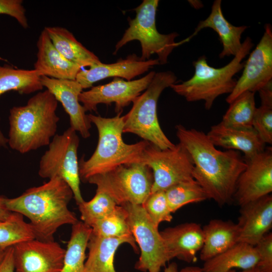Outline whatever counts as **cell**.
Instances as JSON below:
<instances>
[{
    "label": "cell",
    "instance_id": "6da1fadb",
    "mask_svg": "<svg viewBox=\"0 0 272 272\" xmlns=\"http://www.w3.org/2000/svg\"><path fill=\"white\" fill-rule=\"evenodd\" d=\"M175 128L179 143L192 159L193 178L208 198L221 207L232 201L238 178L247 165L241 153L218 150L202 131L181 124Z\"/></svg>",
    "mask_w": 272,
    "mask_h": 272
},
{
    "label": "cell",
    "instance_id": "7a4b0ae2",
    "mask_svg": "<svg viewBox=\"0 0 272 272\" xmlns=\"http://www.w3.org/2000/svg\"><path fill=\"white\" fill-rule=\"evenodd\" d=\"M72 190L62 179L55 177L43 184L28 188L21 195L6 198L8 210L27 217L36 239L54 240L57 230L78 221L69 208Z\"/></svg>",
    "mask_w": 272,
    "mask_h": 272
},
{
    "label": "cell",
    "instance_id": "3957f363",
    "mask_svg": "<svg viewBox=\"0 0 272 272\" xmlns=\"http://www.w3.org/2000/svg\"><path fill=\"white\" fill-rule=\"evenodd\" d=\"M58 102L47 90L39 91L24 106L10 110L8 144L21 154L48 146L56 134Z\"/></svg>",
    "mask_w": 272,
    "mask_h": 272
},
{
    "label": "cell",
    "instance_id": "277c9868",
    "mask_svg": "<svg viewBox=\"0 0 272 272\" xmlns=\"http://www.w3.org/2000/svg\"><path fill=\"white\" fill-rule=\"evenodd\" d=\"M121 113L111 118L88 114L91 123L98 130V141L90 158L85 160L82 157L79 161L80 177L83 181L87 182L92 176L122 165L143 163L145 150L150 143L144 140L132 144L124 142L123 116H121Z\"/></svg>",
    "mask_w": 272,
    "mask_h": 272
},
{
    "label": "cell",
    "instance_id": "5b68a950",
    "mask_svg": "<svg viewBox=\"0 0 272 272\" xmlns=\"http://www.w3.org/2000/svg\"><path fill=\"white\" fill-rule=\"evenodd\" d=\"M253 46L251 39L247 37L233 59L226 65L215 68L209 65L205 55L193 62L194 73L189 80L175 83L171 87L188 102L202 100L206 109H210L215 100L225 94H230L235 87V74L243 69V59Z\"/></svg>",
    "mask_w": 272,
    "mask_h": 272
},
{
    "label": "cell",
    "instance_id": "8992f818",
    "mask_svg": "<svg viewBox=\"0 0 272 272\" xmlns=\"http://www.w3.org/2000/svg\"><path fill=\"white\" fill-rule=\"evenodd\" d=\"M176 76L171 71L155 73L148 88L135 99L132 108L123 116V133L135 134L161 150L173 148L175 145L160 125L157 103L163 90L176 83Z\"/></svg>",
    "mask_w": 272,
    "mask_h": 272
},
{
    "label": "cell",
    "instance_id": "52a82bcc",
    "mask_svg": "<svg viewBox=\"0 0 272 272\" xmlns=\"http://www.w3.org/2000/svg\"><path fill=\"white\" fill-rule=\"evenodd\" d=\"M159 2L144 0L135 9V17L129 20V27L115 45L113 54H116L119 49L128 42L138 40L142 47L141 60H148L152 54H156L160 64L167 62L168 56L173 50L182 44L181 41H175L178 33L163 34L157 29L156 16Z\"/></svg>",
    "mask_w": 272,
    "mask_h": 272
},
{
    "label": "cell",
    "instance_id": "ba28073f",
    "mask_svg": "<svg viewBox=\"0 0 272 272\" xmlns=\"http://www.w3.org/2000/svg\"><path fill=\"white\" fill-rule=\"evenodd\" d=\"M87 182L108 195L118 206L142 205L151 193L153 175L142 163L120 165L104 174L95 175Z\"/></svg>",
    "mask_w": 272,
    "mask_h": 272
},
{
    "label": "cell",
    "instance_id": "9c48e42d",
    "mask_svg": "<svg viewBox=\"0 0 272 272\" xmlns=\"http://www.w3.org/2000/svg\"><path fill=\"white\" fill-rule=\"evenodd\" d=\"M79 143L77 131L71 127L61 134H56L41 158L38 170L41 178L57 177L64 180L72 190L77 205L84 200L80 189Z\"/></svg>",
    "mask_w": 272,
    "mask_h": 272
},
{
    "label": "cell",
    "instance_id": "30bf717a",
    "mask_svg": "<svg viewBox=\"0 0 272 272\" xmlns=\"http://www.w3.org/2000/svg\"><path fill=\"white\" fill-rule=\"evenodd\" d=\"M123 206L128 213L130 231L140 249V256L134 267L143 272H160L169 261L163 239L142 205Z\"/></svg>",
    "mask_w": 272,
    "mask_h": 272
},
{
    "label": "cell",
    "instance_id": "8fae6325",
    "mask_svg": "<svg viewBox=\"0 0 272 272\" xmlns=\"http://www.w3.org/2000/svg\"><path fill=\"white\" fill-rule=\"evenodd\" d=\"M143 163L153 172L151 193L165 191L177 183L193 179L192 159L179 143L172 148L164 150L150 144L145 150Z\"/></svg>",
    "mask_w": 272,
    "mask_h": 272
},
{
    "label": "cell",
    "instance_id": "7c38bea8",
    "mask_svg": "<svg viewBox=\"0 0 272 272\" xmlns=\"http://www.w3.org/2000/svg\"><path fill=\"white\" fill-rule=\"evenodd\" d=\"M241 76L226 99L230 104L242 93H255L272 81V27L264 26V32L245 62Z\"/></svg>",
    "mask_w": 272,
    "mask_h": 272
},
{
    "label": "cell",
    "instance_id": "4fadbf2b",
    "mask_svg": "<svg viewBox=\"0 0 272 272\" xmlns=\"http://www.w3.org/2000/svg\"><path fill=\"white\" fill-rule=\"evenodd\" d=\"M155 72H150L143 78L125 81L114 78L110 83L92 87L90 90L82 91L79 100L86 111H96L98 104H115V111L122 112L123 108L129 105L145 91L151 82Z\"/></svg>",
    "mask_w": 272,
    "mask_h": 272
},
{
    "label": "cell",
    "instance_id": "5bb4252c",
    "mask_svg": "<svg viewBox=\"0 0 272 272\" xmlns=\"http://www.w3.org/2000/svg\"><path fill=\"white\" fill-rule=\"evenodd\" d=\"M13 247L15 272H60L61 270L65 249L54 240L34 238Z\"/></svg>",
    "mask_w": 272,
    "mask_h": 272
},
{
    "label": "cell",
    "instance_id": "9a60e30c",
    "mask_svg": "<svg viewBox=\"0 0 272 272\" xmlns=\"http://www.w3.org/2000/svg\"><path fill=\"white\" fill-rule=\"evenodd\" d=\"M245 161L247 165L238 178L233 197L240 207L272 191L271 148Z\"/></svg>",
    "mask_w": 272,
    "mask_h": 272
},
{
    "label": "cell",
    "instance_id": "2e32d148",
    "mask_svg": "<svg viewBox=\"0 0 272 272\" xmlns=\"http://www.w3.org/2000/svg\"><path fill=\"white\" fill-rule=\"evenodd\" d=\"M41 82L43 87L62 104L69 116L70 127L83 138H89L91 122L79 100L83 90L81 85L76 80H59L46 76L41 77Z\"/></svg>",
    "mask_w": 272,
    "mask_h": 272
},
{
    "label": "cell",
    "instance_id": "e0dca14e",
    "mask_svg": "<svg viewBox=\"0 0 272 272\" xmlns=\"http://www.w3.org/2000/svg\"><path fill=\"white\" fill-rule=\"evenodd\" d=\"M158 64H160L157 58L144 61L136 54H132L114 63L106 64L101 62L91 66L89 69L81 70L76 80L83 89L92 87L95 83L109 77L131 81Z\"/></svg>",
    "mask_w": 272,
    "mask_h": 272
},
{
    "label": "cell",
    "instance_id": "ac0fdd59",
    "mask_svg": "<svg viewBox=\"0 0 272 272\" xmlns=\"http://www.w3.org/2000/svg\"><path fill=\"white\" fill-rule=\"evenodd\" d=\"M240 207L237 223L238 242L254 246L272 227V195H266Z\"/></svg>",
    "mask_w": 272,
    "mask_h": 272
},
{
    "label": "cell",
    "instance_id": "d6986e66",
    "mask_svg": "<svg viewBox=\"0 0 272 272\" xmlns=\"http://www.w3.org/2000/svg\"><path fill=\"white\" fill-rule=\"evenodd\" d=\"M169 261L176 258L187 263L196 260L203 244L202 227L196 223H185L160 232Z\"/></svg>",
    "mask_w": 272,
    "mask_h": 272
},
{
    "label": "cell",
    "instance_id": "ffe728a7",
    "mask_svg": "<svg viewBox=\"0 0 272 272\" xmlns=\"http://www.w3.org/2000/svg\"><path fill=\"white\" fill-rule=\"evenodd\" d=\"M207 135L216 147L242 152L245 160L265 149V144L253 128L232 127L220 122L213 125Z\"/></svg>",
    "mask_w": 272,
    "mask_h": 272
},
{
    "label": "cell",
    "instance_id": "44dd1931",
    "mask_svg": "<svg viewBox=\"0 0 272 272\" xmlns=\"http://www.w3.org/2000/svg\"><path fill=\"white\" fill-rule=\"evenodd\" d=\"M35 70L41 76L59 80H76L81 68L70 61L55 48L44 29L37 42Z\"/></svg>",
    "mask_w": 272,
    "mask_h": 272
},
{
    "label": "cell",
    "instance_id": "7402d4cb",
    "mask_svg": "<svg viewBox=\"0 0 272 272\" xmlns=\"http://www.w3.org/2000/svg\"><path fill=\"white\" fill-rule=\"evenodd\" d=\"M221 4V0H215L209 16L205 20L200 21L194 32L189 37L182 40V42L183 43L188 42L204 28H211L218 33L222 42L223 50L219 57L223 58L231 55L235 56L238 53L242 47V34L247 26H235L228 22L223 15Z\"/></svg>",
    "mask_w": 272,
    "mask_h": 272
},
{
    "label": "cell",
    "instance_id": "603a6c76",
    "mask_svg": "<svg viewBox=\"0 0 272 272\" xmlns=\"http://www.w3.org/2000/svg\"><path fill=\"white\" fill-rule=\"evenodd\" d=\"M123 243L129 244L139 253L133 236L108 238L91 233L87 245L89 252L85 263V272H117L114 266V256L118 248Z\"/></svg>",
    "mask_w": 272,
    "mask_h": 272
},
{
    "label": "cell",
    "instance_id": "cb8c5ba5",
    "mask_svg": "<svg viewBox=\"0 0 272 272\" xmlns=\"http://www.w3.org/2000/svg\"><path fill=\"white\" fill-rule=\"evenodd\" d=\"M203 244L200 259L204 262L232 247L239 241L237 223L213 219L202 227Z\"/></svg>",
    "mask_w": 272,
    "mask_h": 272
},
{
    "label": "cell",
    "instance_id": "d4e9b609",
    "mask_svg": "<svg viewBox=\"0 0 272 272\" xmlns=\"http://www.w3.org/2000/svg\"><path fill=\"white\" fill-rule=\"evenodd\" d=\"M44 29L54 46L61 54L81 68L90 67L101 62L93 52L83 45L66 28L60 26H48Z\"/></svg>",
    "mask_w": 272,
    "mask_h": 272
},
{
    "label": "cell",
    "instance_id": "484cf974",
    "mask_svg": "<svg viewBox=\"0 0 272 272\" xmlns=\"http://www.w3.org/2000/svg\"><path fill=\"white\" fill-rule=\"evenodd\" d=\"M258 259L254 246L239 242L205 261L202 268L206 272H228L236 268L246 270L255 267Z\"/></svg>",
    "mask_w": 272,
    "mask_h": 272
},
{
    "label": "cell",
    "instance_id": "4316f807",
    "mask_svg": "<svg viewBox=\"0 0 272 272\" xmlns=\"http://www.w3.org/2000/svg\"><path fill=\"white\" fill-rule=\"evenodd\" d=\"M41 76L35 70L17 69L10 65H0V95L7 92L16 91L29 94L43 88ZM8 138L0 129V146L7 147Z\"/></svg>",
    "mask_w": 272,
    "mask_h": 272
},
{
    "label": "cell",
    "instance_id": "83f0119b",
    "mask_svg": "<svg viewBox=\"0 0 272 272\" xmlns=\"http://www.w3.org/2000/svg\"><path fill=\"white\" fill-rule=\"evenodd\" d=\"M92 228L82 221L72 225L60 272H85L86 251Z\"/></svg>",
    "mask_w": 272,
    "mask_h": 272
},
{
    "label": "cell",
    "instance_id": "f1b7e54d",
    "mask_svg": "<svg viewBox=\"0 0 272 272\" xmlns=\"http://www.w3.org/2000/svg\"><path fill=\"white\" fill-rule=\"evenodd\" d=\"M229 104L221 122L232 127L253 128V120L256 109L254 93L245 92Z\"/></svg>",
    "mask_w": 272,
    "mask_h": 272
},
{
    "label": "cell",
    "instance_id": "f546056e",
    "mask_svg": "<svg viewBox=\"0 0 272 272\" xmlns=\"http://www.w3.org/2000/svg\"><path fill=\"white\" fill-rule=\"evenodd\" d=\"M164 191L172 213L187 204L208 199L202 187L194 179L177 183Z\"/></svg>",
    "mask_w": 272,
    "mask_h": 272
},
{
    "label": "cell",
    "instance_id": "4dcf8cb0",
    "mask_svg": "<svg viewBox=\"0 0 272 272\" xmlns=\"http://www.w3.org/2000/svg\"><path fill=\"white\" fill-rule=\"evenodd\" d=\"M35 238L29 223L24 217L12 212L5 220H0V247L7 249L17 243Z\"/></svg>",
    "mask_w": 272,
    "mask_h": 272
},
{
    "label": "cell",
    "instance_id": "1f68e13d",
    "mask_svg": "<svg viewBox=\"0 0 272 272\" xmlns=\"http://www.w3.org/2000/svg\"><path fill=\"white\" fill-rule=\"evenodd\" d=\"M91 228L92 234L103 237L133 236L128 223V213L123 206L117 205L111 213Z\"/></svg>",
    "mask_w": 272,
    "mask_h": 272
},
{
    "label": "cell",
    "instance_id": "d6a6232c",
    "mask_svg": "<svg viewBox=\"0 0 272 272\" xmlns=\"http://www.w3.org/2000/svg\"><path fill=\"white\" fill-rule=\"evenodd\" d=\"M78 206L82 222L91 227L111 213L117 205L106 193L96 190L95 195L91 200H84Z\"/></svg>",
    "mask_w": 272,
    "mask_h": 272
},
{
    "label": "cell",
    "instance_id": "836d02e7",
    "mask_svg": "<svg viewBox=\"0 0 272 272\" xmlns=\"http://www.w3.org/2000/svg\"><path fill=\"white\" fill-rule=\"evenodd\" d=\"M153 223L157 227L163 222H171L173 219L165 191L151 193L142 205Z\"/></svg>",
    "mask_w": 272,
    "mask_h": 272
},
{
    "label": "cell",
    "instance_id": "e575fe53",
    "mask_svg": "<svg viewBox=\"0 0 272 272\" xmlns=\"http://www.w3.org/2000/svg\"><path fill=\"white\" fill-rule=\"evenodd\" d=\"M252 127L265 145L272 144V104L261 103L256 108Z\"/></svg>",
    "mask_w": 272,
    "mask_h": 272
},
{
    "label": "cell",
    "instance_id": "d590c367",
    "mask_svg": "<svg viewBox=\"0 0 272 272\" xmlns=\"http://www.w3.org/2000/svg\"><path fill=\"white\" fill-rule=\"evenodd\" d=\"M258 255L256 266L261 272H272V233L269 232L254 246Z\"/></svg>",
    "mask_w": 272,
    "mask_h": 272
},
{
    "label": "cell",
    "instance_id": "8d00e7d4",
    "mask_svg": "<svg viewBox=\"0 0 272 272\" xmlns=\"http://www.w3.org/2000/svg\"><path fill=\"white\" fill-rule=\"evenodd\" d=\"M23 4L22 0H0V14L12 17L23 28L26 29L28 22Z\"/></svg>",
    "mask_w": 272,
    "mask_h": 272
},
{
    "label": "cell",
    "instance_id": "74e56055",
    "mask_svg": "<svg viewBox=\"0 0 272 272\" xmlns=\"http://www.w3.org/2000/svg\"><path fill=\"white\" fill-rule=\"evenodd\" d=\"M0 272H15L13 246L6 249L4 257L0 262Z\"/></svg>",
    "mask_w": 272,
    "mask_h": 272
},
{
    "label": "cell",
    "instance_id": "f35d334b",
    "mask_svg": "<svg viewBox=\"0 0 272 272\" xmlns=\"http://www.w3.org/2000/svg\"><path fill=\"white\" fill-rule=\"evenodd\" d=\"M6 197L0 195V220L7 219L12 212L9 211L6 206Z\"/></svg>",
    "mask_w": 272,
    "mask_h": 272
},
{
    "label": "cell",
    "instance_id": "ab89813d",
    "mask_svg": "<svg viewBox=\"0 0 272 272\" xmlns=\"http://www.w3.org/2000/svg\"><path fill=\"white\" fill-rule=\"evenodd\" d=\"M178 272H206L202 267L195 266H188L182 268Z\"/></svg>",
    "mask_w": 272,
    "mask_h": 272
},
{
    "label": "cell",
    "instance_id": "60d3db41",
    "mask_svg": "<svg viewBox=\"0 0 272 272\" xmlns=\"http://www.w3.org/2000/svg\"><path fill=\"white\" fill-rule=\"evenodd\" d=\"M178 265L175 262H171L167 266L164 272H178Z\"/></svg>",
    "mask_w": 272,
    "mask_h": 272
},
{
    "label": "cell",
    "instance_id": "b9f144b4",
    "mask_svg": "<svg viewBox=\"0 0 272 272\" xmlns=\"http://www.w3.org/2000/svg\"><path fill=\"white\" fill-rule=\"evenodd\" d=\"M228 272H261V271L255 267L251 269H248L246 270H242V271H237L236 270L234 269H231L229 270Z\"/></svg>",
    "mask_w": 272,
    "mask_h": 272
},
{
    "label": "cell",
    "instance_id": "7bdbcfd3",
    "mask_svg": "<svg viewBox=\"0 0 272 272\" xmlns=\"http://www.w3.org/2000/svg\"><path fill=\"white\" fill-rule=\"evenodd\" d=\"M6 249H4L0 247V262L3 259L6 253Z\"/></svg>",
    "mask_w": 272,
    "mask_h": 272
},
{
    "label": "cell",
    "instance_id": "ee69618b",
    "mask_svg": "<svg viewBox=\"0 0 272 272\" xmlns=\"http://www.w3.org/2000/svg\"><path fill=\"white\" fill-rule=\"evenodd\" d=\"M124 272H127V271H124Z\"/></svg>",
    "mask_w": 272,
    "mask_h": 272
}]
</instances>
